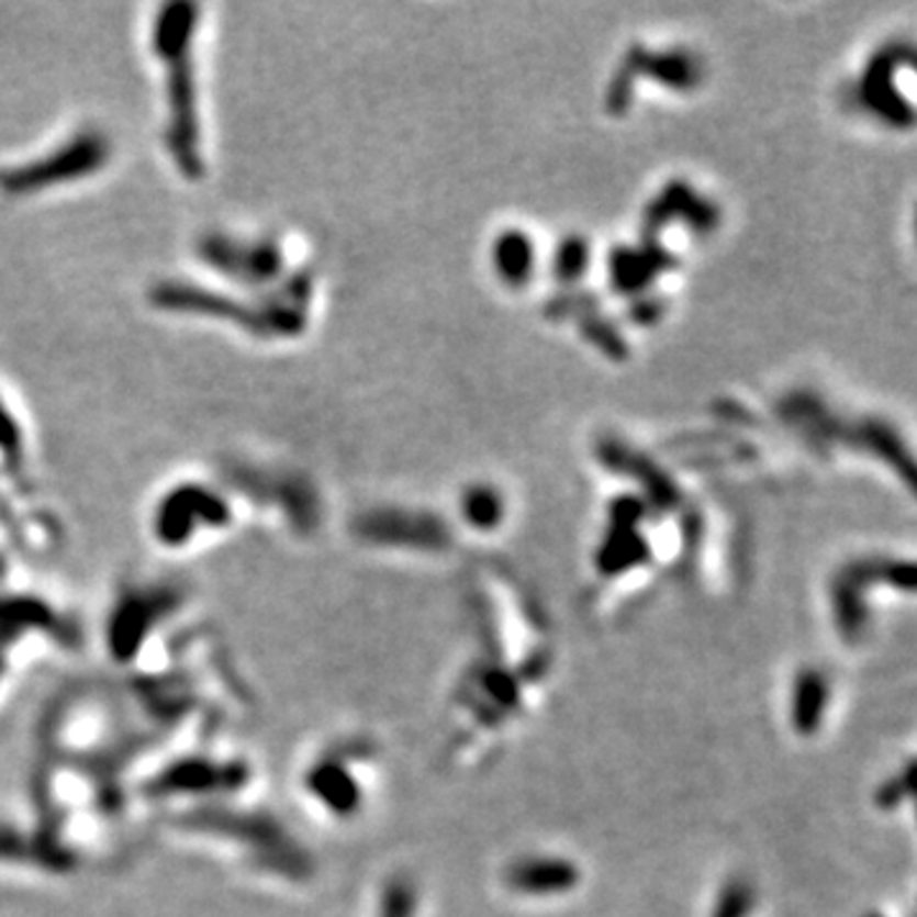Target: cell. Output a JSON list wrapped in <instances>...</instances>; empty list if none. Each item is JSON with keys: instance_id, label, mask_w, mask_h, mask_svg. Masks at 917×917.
<instances>
[{"instance_id": "2", "label": "cell", "mask_w": 917, "mask_h": 917, "mask_svg": "<svg viewBox=\"0 0 917 917\" xmlns=\"http://www.w3.org/2000/svg\"><path fill=\"white\" fill-rule=\"evenodd\" d=\"M826 706H828L826 675L816 671V668H808V671H803L801 675H797V681L793 685V706H791L793 727L801 734H805V737H810V734L820 727V722H824Z\"/></svg>"}, {"instance_id": "3", "label": "cell", "mask_w": 917, "mask_h": 917, "mask_svg": "<svg viewBox=\"0 0 917 917\" xmlns=\"http://www.w3.org/2000/svg\"><path fill=\"white\" fill-rule=\"evenodd\" d=\"M754 905V890L745 880H731L722 890L719 903H716L712 917H747Z\"/></svg>"}, {"instance_id": "1", "label": "cell", "mask_w": 917, "mask_h": 917, "mask_svg": "<svg viewBox=\"0 0 917 917\" xmlns=\"http://www.w3.org/2000/svg\"><path fill=\"white\" fill-rule=\"evenodd\" d=\"M579 869L566 859H521L507 869V884L523 895H558L577 887Z\"/></svg>"}]
</instances>
